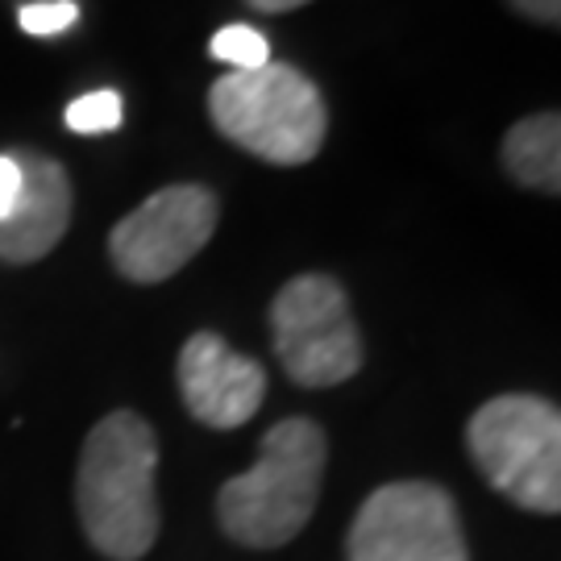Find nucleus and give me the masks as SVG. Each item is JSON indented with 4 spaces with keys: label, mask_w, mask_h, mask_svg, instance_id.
<instances>
[{
    "label": "nucleus",
    "mask_w": 561,
    "mask_h": 561,
    "mask_svg": "<svg viewBox=\"0 0 561 561\" xmlns=\"http://www.w3.org/2000/svg\"><path fill=\"white\" fill-rule=\"evenodd\" d=\"M250 9H259V13H291V9H300L308 0H245Z\"/></svg>",
    "instance_id": "obj_16"
},
{
    "label": "nucleus",
    "mask_w": 561,
    "mask_h": 561,
    "mask_svg": "<svg viewBox=\"0 0 561 561\" xmlns=\"http://www.w3.org/2000/svg\"><path fill=\"white\" fill-rule=\"evenodd\" d=\"M470 458L500 495L528 512H561V412L541 396H495L466 424Z\"/></svg>",
    "instance_id": "obj_4"
},
{
    "label": "nucleus",
    "mask_w": 561,
    "mask_h": 561,
    "mask_svg": "<svg viewBox=\"0 0 561 561\" xmlns=\"http://www.w3.org/2000/svg\"><path fill=\"white\" fill-rule=\"evenodd\" d=\"M159 442L138 412H108L83 442L76 512L88 541L113 561H138L159 541Z\"/></svg>",
    "instance_id": "obj_1"
},
{
    "label": "nucleus",
    "mask_w": 561,
    "mask_h": 561,
    "mask_svg": "<svg viewBox=\"0 0 561 561\" xmlns=\"http://www.w3.org/2000/svg\"><path fill=\"white\" fill-rule=\"evenodd\" d=\"M21 30L34 38H50V34H67L80 21V4L76 0H42V4H25L18 13Z\"/></svg>",
    "instance_id": "obj_13"
},
{
    "label": "nucleus",
    "mask_w": 561,
    "mask_h": 561,
    "mask_svg": "<svg viewBox=\"0 0 561 561\" xmlns=\"http://www.w3.org/2000/svg\"><path fill=\"white\" fill-rule=\"evenodd\" d=\"M175 375L187 412L208 428H238L254 421L266 400V370L254 358L229 350L225 337L208 329L183 341Z\"/></svg>",
    "instance_id": "obj_8"
},
{
    "label": "nucleus",
    "mask_w": 561,
    "mask_h": 561,
    "mask_svg": "<svg viewBox=\"0 0 561 561\" xmlns=\"http://www.w3.org/2000/svg\"><path fill=\"white\" fill-rule=\"evenodd\" d=\"M500 162L512 180L528 192L558 196L561 192V117L553 108L516 121L500 146Z\"/></svg>",
    "instance_id": "obj_10"
},
{
    "label": "nucleus",
    "mask_w": 561,
    "mask_h": 561,
    "mask_svg": "<svg viewBox=\"0 0 561 561\" xmlns=\"http://www.w3.org/2000/svg\"><path fill=\"white\" fill-rule=\"evenodd\" d=\"M329 442L308 416H291L266 428L259 461L229 479L217 495L221 528L250 549H279L296 541L321 500Z\"/></svg>",
    "instance_id": "obj_2"
},
{
    "label": "nucleus",
    "mask_w": 561,
    "mask_h": 561,
    "mask_svg": "<svg viewBox=\"0 0 561 561\" xmlns=\"http://www.w3.org/2000/svg\"><path fill=\"white\" fill-rule=\"evenodd\" d=\"M208 117L221 138L275 167L312 162L329 134L321 88L300 67L275 59L259 71L221 76L208 88Z\"/></svg>",
    "instance_id": "obj_3"
},
{
    "label": "nucleus",
    "mask_w": 561,
    "mask_h": 561,
    "mask_svg": "<svg viewBox=\"0 0 561 561\" xmlns=\"http://www.w3.org/2000/svg\"><path fill=\"white\" fill-rule=\"evenodd\" d=\"M507 9H516L520 18L537 21V25H549V30L561 25V0H507Z\"/></svg>",
    "instance_id": "obj_15"
},
{
    "label": "nucleus",
    "mask_w": 561,
    "mask_h": 561,
    "mask_svg": "<svg viewBox=\"0 0 561 561\" xmlns=\"http://www.w3.org/2000/svg\"><path fill=\"white\" fill-rule=\"evenodd\" d=\"M221 201L204 183H171L121 217L108 233V259L129 283L180 275L217 233Z\"/></svg>",
    "instance_id": "obj_7"
},
{
    "label": "nucleus",
    "mask_w": 561,
    "mask_h": 561,
    "mask_svg": "<svg viewBox=\"0 0 561 561\" xmlns=\"http://www.w3.org/2000/svg\"><path fill=\"white\" fill-rule=\"evenodd\" d=\"M271 337L287 379L300 387H337L366 362L350 296L333 275H296L271 300Z\"/></svg>",
    "instance_id": "obj_5"
},
{
    "label": "nucleus",
    "mask_w": 561,
    "mask_h": 561,
    "mask_svg": "<svg viewBox=\"0 0 561 561\" xmlns=\"http://www.w3.org/2000/svg\"><path fill=\"white\" fill-rule=\"evenodd\" d=\"M21 167V196L13 213L0 221V262L9 266H30L46 259L62 241L71 225V175L67 167L38 150H18L13 154Z\"/></svg>",
    "instance_id": "obj_9"
},
{
    "label": "nucleus",
    "mask_w": 561,
    "mask_h": 561,
    "mask_svg": "<svg viewBox=\"0 0 561 561\" xmlns=\"http://www.w3.org/2000/svg\"><path fill=\"white\" fill-rule=\"evenodd\" d=\"M121 96L113 88H101V92H88L80 101L67 104V129L71 134H88V138H96V134H113L121 125Z\"/></svg>",
    "instance_id": "obj_12"
},
{
    "label": "nucleus",
    "mask_w": 561,
    "mask_h": 561,
    "mask_svg": "<svg viewBox=\"0 0 561 561\" xmlns=\"http://www.w3.org/2000/svg\"><path fill=\"white\" fill-rule=\"evenodd\" d=\"M18 196H21V167L13 154H0V221L13 213Z\"/></svg>",
    "instance_id": "obj_14"
},
{
    "label": "nucleus",
    "mask_w": 561,
    "mask_h": 561,
    "mask_svg": "<svg viewBox=\"0 0 561 561\" xmlns=\"http://www.w3.org/2000/svg\"><path fill=\"white\" fill-rule=\"evenodd\" d=\"M208 55L229 62L233 71H259V67L271 62V42L262 38L259 30H250V25H225L208 42Z\"/></svg>",
    "instance_id": "obj_11"
},
{
    "label": "nucleus",
    "mask_w": 561,
    "mask_h": 561,
    "mask_svg": "<svg viewBox=\"0 0 561 561\" xmlns=\"http://www.w3.org/2000/svg\"><path fill=\"white\" fill-rule=\"evenodd\" d=\"M350 561H470L458 503L437 482H387L358 507Z\"/></svg>",
    "instance_id": "obj_6"
}]
</instances>
